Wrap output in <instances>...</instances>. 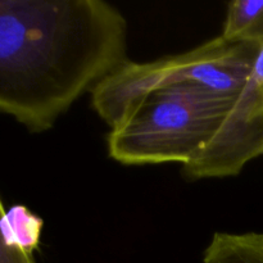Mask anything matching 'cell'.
<instances>
[{"label":"cell","instance_id":"cell-8","mask_svg":"<svg viewBox=\"0 0 263 263\" xmlns=\"http://www.w3.org/2000/svg\"><path fill=\"white\" fill-rule=\"evenodd\" d=\"M5 212L0 200V263H36L33 254L26 253L9 244L4 226Z\"/></svg>","mask_w":263,"mask_h":263},{"label":"cell","instance_id":"cell-6","mask_svg":"<svg viewBox=\"0 0 263 263\" xmlns=\"http://www.w3.org/2000/svg\"><path fill=\"white\" fill-rule=\"evenodd\" d=\"M222 37L263 45V0H233L228 4Z\"/></svg>","mask_w":263,"mask_h":263},{"label":"cell","instance_id":"cell-3","mask_svg":"<svg viewBox=\"0 0 263 263\" xmlns=\"http://www.w3.org/2000/svg\"><path fill=\"white\" fill-rule=\"evenodd\" d=\"M44 0H0V113L45 133L43 91L55 63Z\"/></svg>","mask_w":263,"mask_h":263},{"label":"cell","instance_id":"cell-1","mask_svg":"<svg viewBox=\"0 0 263 263\" xmlns=\"http://www.w3.org/2000/svg\"><path fill=\"white\" fill-rule=\"evenodd\" d=\"M235 99L200 84L154 90L109 128L108 156L125 166H185L212 140Z\"/></svg>","mask_w":263,"mask_h":263},{"label":"cell","instance_id":"cell-7","mask_svg":"<svg viewBox=\"0 0 263 263\" xmlns=\"http://www.w3.org/2000/svg\"><path fill=\"white\" fill-rule=\"evenodd\" d=\"M43 225V220L22 204L13 205L5 212L4 226L8 241L28 254H33L40 244Z\"/></svg>","mask_w":263,"mask_h":263},{"label":"cell","instance_id":"cell-4","mask_svg":"<svg viewBox=\"0 0 263 263\" xmlns=\"http://www.w3.org/2000/svg\"><path fill=\"white\" fill-rule=\"evenodd\" d=\"M259 156H263V48L221 127L181 172L190 181L238 176Z\"/></svg>","mask_w":263,"mask_h":263},{"label":"cell","instance_id":"cell-5","mask_svg":"<svg viewBox=\"0 0 263 263\" xmlns=\"http://www.w3.org/2000/svg\"><path fill=\"white\" fill-rule=\"evenodd\" d=\"M202 263H263V233H215Z\"/></svg>","mask_w":263,"mask_h":263},{"label":"cell","instance_id":"cell-2","mask_svg":"<svg viewBox=\"0 0 263 263\" xmlns=\"http://www.w3.org/2000/svg\"><path fill=\"white\" fill-rule=\"evenodd\" d=\"M263 45L221 35L197 48L151 62L127 61L91 90V107L112 128L145 95L182 84H200L238 97Z\"/></svg>","mask_w":263,"mask_h":263}]
</instances>
